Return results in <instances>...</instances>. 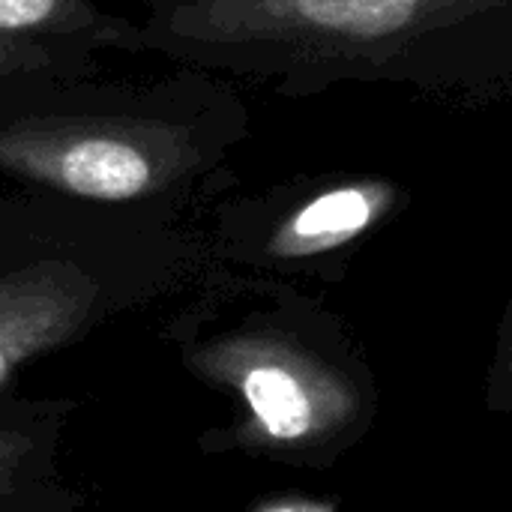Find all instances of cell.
I'll list each match as a JSON object with an SVG mask.
<instances>
[{"mask_svg":"<svg viewBox=\"0 0 512 512\" xmlns=\"http://www.w3.org/2000/svg\"><path fill=\"white\" fill-rule=\"evenodd\" d=\"M411 201L408 186L369 171L291 177L255 192H222L216 234L267 264H318L372 237Z\"/></svg>","mask_w":512,"mask_h":512,"instance_id":"cell-4","label":"cell"},{"mask_svg":"<svg viewBox=\"0 0 512 512\" xmlns=\"http://www.w3.org/2000/svg\"><path fill=\"white\" fill-rule=\"evenodd\" d=\"M204 375L231 384L264 441L312 444L357 414L345 375L273 330H237L195 351Z\"/></svg>","mask_w":512,"mask_h":512,"instance_id":"cell-5","label":"cell"},{"mask_svg":"<svg viewBox=\"0 0 512 512\" xmlns=\"http://www.w3.org/2000/svg\"><path fill=\"white\" fill-rule=\"evenodd\" d=\"M0 42L42 51L72 69L99 66L105 51L138 54L135 18L102 0H0Z\"/></svg>","mask_w":512,"mask_h":512,"instance_id":"cell-6","label":"cell"},{"mask_svg":"<svg viewBox=\"0 0 512 512\" xmlns=\"http://www.w3.org/2000/svg\"><path fill=\"white\" fill-rule=\"evenodd\" d=\"M135 45L288 99L348 84L480 102L512 90V0H141Z\"/></svg>","mask_w":512,"mask_h":512,"instance_id":"cell-2","label":"cell"},{"mask_svg":"<svg viewBox=\"0 0 512 512\" xmlns=\"http://www.w3.org/2000/svg\"><path fill=\"white\" fill-rule=\"evenodd\" d=\"M162 225L51 198L15 258L0 264V387L21 363L78 336L111 297L99 261Z\"/></svg>","mask_w":512,"mask_h":512,"instance_id":"cell-3","label":"cell"},{"mask_svg":"<svg viewBox=\"0 0 512 512\" xmlns=\"http://www.w3.org/2000/svg\"><path fill=\"white\" fill-rule=\"evenodd\" d=\"M30 453V438L18 432H0V495L12 486L24 456Z\"/></svg>","mask_w":512,"mask_h":512,"instance_id":"cell-8","label":"cell"},{"mask_svg":"<svg viewBox=\"0 0 512 512\" xmlns=\"http://www.w3.org/2000/svg\"><path fill=\"white\" fill-rule=\"evenodd\" d=\"M24 69H63V72H72V66H63V63H57L54 57H48L42 51L0 42V72H24Z\"/></svg>","mask_w":512,"mask_h":512,"instance_id":"cell-7","label":"cell"},{"mask_svg":"<svg viewBox=\"0 0 512 512\" xmlns=\"http://www.w3.org/2000/svg\"><path fill=\"white\" fill-rule=\"evenodd\" d=\"M249 135L243 93L204 69L0 72V189L9 192L171 225L237 183L231 162Z\"/></svg>","mask_w":512,"mask_h":512,"instance_id":"cell-1","label":"cell"},{"mask_svg":"<svg viewBox=\"0 0 512 512\" xmlns=\"http://www.w3.org/2000/svg\"><path fill=\"white\" fill-rule=\"evenodd\" d=\"M261 512H333L330 507H321V504H309V501H285V504H276V507H267Z\"/></svg>","mask_w":512,"mask_h":512,"instance_id":"cell-9","label":"cell"}]
</instances>
